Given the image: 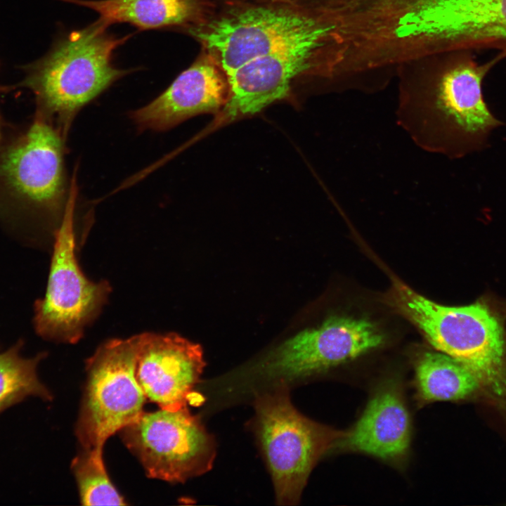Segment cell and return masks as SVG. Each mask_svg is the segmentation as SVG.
Returning a JSON list of instances; mask_svg holds the SVG:
<instances>
[{"mask_svg":"<svg viewBox=\"0 0 506 506\" xmlns=\"http://www.w3.org/2000/svg\"><path fill=\"white\" fill-rule=\"evenodd\" d=\"M384 337L371 321L334 316L271 350L249 372L275 386L290 384L353 361L380 346Z\"/></svg>","mask_w":506,"mask_h":506,"instance_id":"ba28073f","label":"cell"},{"mask_svg":"<svg viewBox=\"0 0 506 506\" xmlns=\"http://www.w3.org/2000/svg\"><path fill=\"white\" fill-rule=\"evenodd\" d=\"M23 342L0 353V414L30 396L50 401L52 396L39 379L37 367L46 353L25 358L20 354Z\"/></svg>","mask_w":506,"mask_h":506,"instance_id":"e0dca14e","label":"cell"},{"mask_svg":"<svg viewBox=\"0 0 506 506\" xmlns=\"http://www.w3.org/2000/svg\"><path fill=\"white\" fill-rule=\"evenodd\" d=\"M410 436V415L401 390L394 382H387L337 444L382 460H398L407 454Z\"/></svg>","mask_w":506,"mask_h":506,"instance_id":"4fadbf2b","label":"cell"},{"mask_svg":"<svg viewBox=\"0 0 506 506\" xmlns=\"http://www.w3.org/2000/svg\"><path fill=\"white\" fill-rule=\"evenodd\" d=\"M387 299L436 350L461 362L481 389L506 408V334L501 314L488 300L444 306L400 282L394 283Z\"/></svg>","mask_w":506,"mask_h":506,"instance_id":"3957f363","label":"cell"},{"mask_svg":"<svg viewBox=\"0 0 506 506\" xmlns=\"http://www.w3.org/2000/svg\"><path fill=\"white\" fill-rule=\"evenodd\" d=\"M97 20L59 39L30 65L22 85L36 96L39 114L56 124L66 139L79 110L130 70L116 67L114 51L131 37H117Z\"/></svg>","mask_w":506,"mask_h":506,"instance_id":"277c9868","label":"cell"},{"mask_svg":"<svg viewBox=\"0 0 506 506\" xmlns=\"http://www.w3.org/2000/svg\"><path fill=\"white\" fill-rule=\"evenodd\" d=\"M143 334L102 343L86 361L75 433L82 450L103 451L108 439L135 421L147 400L136 377Z\"/></svg>","mask_w":506,"mask_h":506,"instance_id":"52a82bcc","label":"cell"},{"mask_svg":"<svg viewBox=\"0 0 506 506\" xmlns=\"http://www.w3.org/2000/svg\"><path fill=\"white\" fill-rule=\"evenodd\" d=\"M253 427L273 481L278 505H297L311 472L343 433L302 415L289 387L256 394Z\"/></svg>","mask_w":506,"mask_h":506,"instance_id":"5b68a950","label":"cell"},{"mask_svg":"<svg viewBox=\"0 0 506 506\" xmlns=\"http://www.w3.org/2000/svg\"><path fill=\"white\" fill-rule=\"evenodd\" d=\"M136 377L161 409L187 407L205 366L202 347L178 334L143 332Z\"/></svg>","mask_w":506,"mask_h":506,"instance_id":"8fae6325","label":"cell"},{"mask_svg":"<svg viewBox=\"0 0 506 506\" xmlns=\"http://www.w3.org/2000/svg\"><path fill=\"white\" fill-rule=\"evenodd\" d=\"M71 467L77 481L82 505H126L109 479L103 451L82 450L73 459Z\"/></svg>","mask_w":506,"mask_h":506,"instance_id":"ac0fdd59","label":"cell"},{"mask_svg":"<svg viewBox=\"0 0 506 506\" xmlns=\"http://www.w3.org/2000/svg\"><path fill=\"white\" fill-rule=\"evenodd\" d=\"M415 372L417 396L422 402L465 399L481 389L465 365L439 351L422 353Z\"/></svg>","mask_w":506,"mask_h":506,"instance_id":"2e32d148","label":"cell"},{"mask_svg":"<svg viewBox=\"0 0 506 506\" xmlns=\"http://www.w3.org/2000/svg\"><path fill=\"white\" fill-rule=\"evenodd\" d=\"M500 56L480 65L469 51L459 50L400 64L398 124L427 152L456 159L483 150L492 131L503 124L487 105L481 86Z\"/></svg>","mask_w":506,"mask_h":506,"instance_id":"7a4b0ae2","label":"cell"},{"mask_svg":"<svg viewBox=\"0 0 506 506\" xmlns=\"http://www.w3.org/2000/svg\"><path fill=\"white\" fill-rule=\"evenodd\" d=\"M229 83L223 70L202 50L197 58L146 105L129 113L139 131L169 130L186 119L216 114L225 105Z\"/></svg>","mask_w":506,"mask_h":506,"instance_id":"7c38bea8","label":"cell"},{"mask_svg":"<svg viewBox=\"0 0 506 506\" xmlns=\"http://www.w3.org/2000/svg\"><path fill=\"white\" fill-rule=\"evenodd\" d=\"M77 195L73 177L64 216L54 235L45 294L34 305L36 332L57 343L78 342L100 314L112 291L108 281L89 280L80 268L77 252L85 238L75 228Z\"/></svg>","mask_w":506,"mask_h":506,"instance_id":"8992f818","label":"cell"},{"mask_svg":"<svg viewBox=\"0 0 506 506\" xmlns=\"http://www.w3.org/2000/svg\"><path fill=\"white\" fill-rule=\"evenodd\" d=\"M446 51L495 48L506 56V0H443Z\"/></svg>","mask_w":506,"mask_h":506,"instance_id":"9a60e30c","label":"cell"},{"mask_svg":"<svg viewBox=\"0 0 506 506\" xmlns=\"http://www.w3.org/2000/svg\"><path fill=\"white\" fill-rule=\"evenodd\" d=\"M186 32L226 75L245 65L308 74L338 37L323 0H214L205 20Z\"/></svg>","mask_w":506,"mask_h":506,"instance_id":"6da1fadb","label":"cell"},{"mask_svg":"<svg viewBox=\"0 0 506 506\" xmlns=\"http://www.w3.org/2000/svg\"><path fill=\"white\" fill-rule=\"evenodd\" d=\"M148 476L183 483L213 466L216 444L201 420L187 407L142 413L120 431Z\"/></svg>","mask_w":506,"mask_h":506,"instance_id":"9c48e42d","label":"cell"},{"mask_svg":"<svg viewBox=\"0 0 506 506\" xmlns=\"http://www.w3.org/2000/svg\"><path fill=\"white\" fill-rule=\"evenodd\" d=\"M89 8L106 26L129 23L141 30L179 27L203 22L214 0H63Z\"/></svg>","mask_w":506,"mask_h":506,"instance_id":"5bb4252c","label":"cell"},{"mask_svg":"<svg viewBox=\"0 0 506 506\" xmlns=\"http://www.w3.org/2000/svg\"><path fill=\"white\" fill-rule=\"evenodd\" d=\"M65 138L39 113L0 157V181L13 200L48 219L56 230L63 220L69 190L64 165Z\"/></svg>","mask_w":506,"mask_h":506,"instance_id":"30bf717a","label":"cell"}]
</instances>
